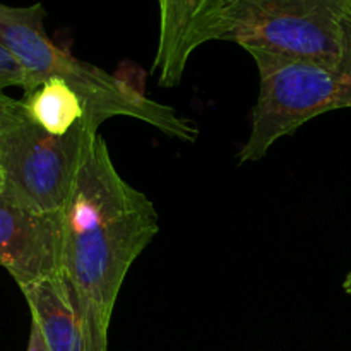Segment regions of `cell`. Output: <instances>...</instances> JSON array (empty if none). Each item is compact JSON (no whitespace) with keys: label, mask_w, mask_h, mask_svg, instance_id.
Here are the masks:
<instances>
[{"label":"cell","mask_w":351,"mask_h":351,"mask_svg":"<svg viewBox=\"0 0 351 351\" xmlns=\"http://www.w3.org/2000/svg\"><path fill=\"white\" fill-rule=\"evenodd\" d=\"M348 2H350V3H351V0H348Z\"/></svg>","instance_id":"cell-14"},{"label":"cell","mask_w":351,"mask_h":351,"mask_svg":"<svg viewBox=\"0 0 351 351\" xmlns=\"http://www.w3.org/2000/svg\"><path fill=\"white\" fill-rule=\"evenodd\" d=\"M95 134L81 120L64 136H53L24 113L0 136L2 194L36 211H64Z\"/></svg>","instance_id":"cell-4"},{"label":"cell","mask_w":351,"mask_h":351,"mask_svg":"<svg viewBox=\"0 0 351 351\" xmlns=\"http://www.w3.org/2000/svg\"><path fill=\"white\" fill-rule=\"evenodd\" d=\"M345 0H228L218 40L250 50L339 64Z\"/></svg>","instance_id":"cell-3"},{"label":"cell","mask_w":351,"mask_h":351,"mask_svg":"<svg viewBox=\"0 0 351 351\" xmlns=\"http://www.w3.org/2000/svg\"><path fill=\"white\" fill-rule=\"evenodd\" d=\"M64 276L108 338L120 288L160 230L153 202L113 167L99 134L89 139L64 208Z\"/></svg>","instance_id":"cell-1"},{"label":"cell","mask_w":351,"mask_h":351,"mask_svg":"<svg viewBox=\"0 0 351 351\" xmlns=\"http://www.w3.org/2000/svg\"><path fill=\"white\" fill-rule=\"evenodd\" d=\"M24 113H26V108H24L23 101H17V99H12L0 93V136L9 127H12Z\"/></svg>","instance_id":"cell-10"},{"label":"cell","mask_w":351,"mask_h":351,"mask_svg":"<svg viewBox=\"0 0 351 351\" xmlns=\"http://www.w3.org/2000/svg\"><path fill=\"white\" fill-rule=\"evenodd\" d=\"M12 86H19L26 91L27 74L21 62L3 45H0V93Z\"/></svg>","instance_id":"cell-9"},{"label":"cell","mask_w":351,"mask_h":351,"mask_svg":"<svg viewBox=\"0 0 351 351\" xmlns=\"http://www.w3.org/2000/svg\"><path fill=\"white\" fill-rule=\"evenodd\" d=\"M228 0H158L160 38L153 71L158 84H180L192 53L204 43L218 40V24Z\"/></svg>","instance_id":"cell-6"},{"label":"cell","mask_w":351,"mask_h":351,"mask_svg":"<svg viewBox=\"0 0 351 351\" xmlns=\"http://www.w3.org/2000/svg\"><path fill=\"white\" fill-rule=\"evenodd\" d=\"M343 288H345V291L348 295H351V271L348 273V276H346L345 283H343Z\"/></svg>","instance_id":"cell-12"},{"label":"cell","mask_w":351,"mask_h":351,"mask_svg":"<svg viewBox=\"0 0 351 351\" xmlns=\"http://www.w3.org/2000/svg\"><path fill=\"white\" fill-rule=\"evenodd\" d=\"M64 211H36L0 194V266L19 288L64 274Z\"/></svg>","instance_id":"cell-5"},{"label":"cell","mask_w":351,"mask_h":351,"mask_svg":"<svg viewBox=\"0 0 351 351\" xmlns=\"http://www.w3.org/2000/svg\"><path fill=\"white\" fill-rule=\"evenodd\" d=\"M23 105L27 117L53 136H64L84 120L81 98L67 82L58 77L41 82L34 91L24 96Z\"/></svg>","instance_id":"cell-8"},{"label":"cell","mask_w":351,"mask_h":351,"mask_svg":"<svg viewBox=\"0 0 351 351\" xmlns=\"http://www.w3.org/2000/svg\"><path fill=\"white\" fill-rule=\"evenodd\" d=\"M26 351H48L47 343H45L43 335L40 331V326L31 319V328H29V339H27V348Z\"/></svg>","instance_id":"cell-11"},{"label":"cell","mask_w":351,"mask_h":351,"mask_svg":"<svg viewBox=\"0 0 351 351\" xmlns=\"http://www.w3.org/2000/svg\"><path fill=\"white\" fill-rule=\"evenodd\" d=\"M3 185H5V178H3L2 167H0V194H2V191H3Z\"/></svg>","instance_id":"cell-13"},{"label":"cell","mask_w":351,"mask_h":351,"mask_svg":"<svg viewBox=\"0 0 351 351\" xmlns=\"http://www.w3.org/2000/svg\"><path fill=\"white\" fill-rule=\"evenodd\" d=\"M345 48L339 64L250 50L259 71V95L250 113L240 163L263 160L274 143L332 110L351 108V3L345 0Z\"/></svg>","instance_id":"cell-2"},{"label":"cell","mask_w":351,"mask_h":351,"mask_svg":"<svg viewBox=\"0 0 351 351\" xmlns=\"http://www.w3.org/2000/svg\"><path fill=\"white\" fill-rule=\"evenodd\" d=\"M48 351H108L71 281L60 276L21 288Z\"/></svg>","instance_id":"cell-7"}]
</instances>
